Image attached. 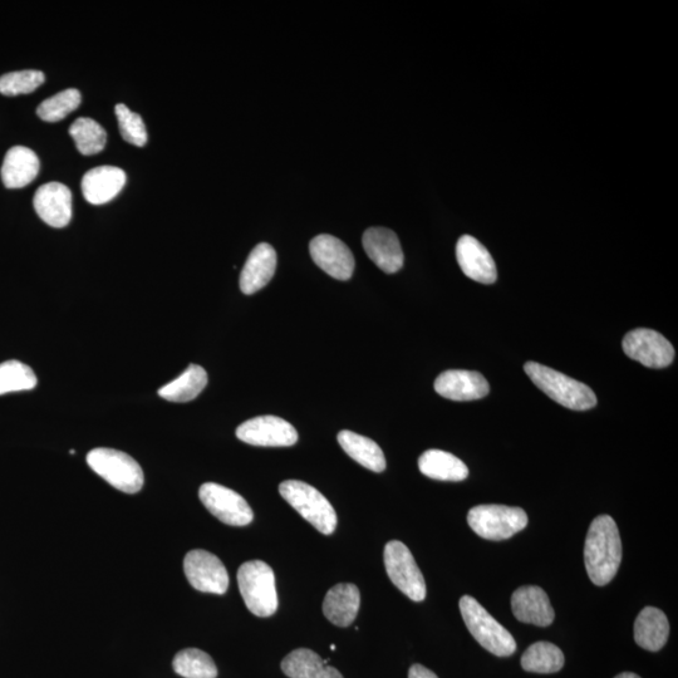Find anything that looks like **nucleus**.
<instances>
[{
    "label": "nucleus",
    "mask_w": 678,
    "mask_h": 678,
    "mask_svg": "<svg viewBox=\"0 0 678 678\" xmlns=\"http://www.w3.org/2000/svg\"><path fill=\"white\" fill-rule=\"evenodd\" d=\"M622 560V542L616 522L609 515H601L589 527L584 562L589 578L596 586H607L616 574Z\"/></svg>",
    "instance_id": "nucleus-1"
},
{
    "label": "nucleus",
    "mask_w": 678,
    "mask_h": 678,
    "mask_svg": "<svg viewBox=\"0 0 678 678\" xmlns=\"http://www.w3.org/2000/svg\"><path fill=\"white\" fill-rule=\"evenodd\" d=\"M525 373L535 386L565 409L587 411L597 405L596 393L584 383L537 362H528Z\"/></svg>",
    "instance_id": "nucleus-2"
},
{
    "label": "nucleus",
    "mask_w": 678,
    "mask_h": 678,
    "mask_svg": "<svg viewBox=\"0 0 678 678\" xmlns=\"http://www.w3.org/2000/svg\"><path fill=\"white\" fill-rule=\"evenodd\" d=\"M460 611L465 625L471 636L485 648L486 651L498 657H509L517 651L512 633L505 630L490 613L471 596L460 599Z\"/></svg>",
    "instance_id": "nucleus-3"
},
{
    "label": "nucleus",
    "mask_w": 678,
    "mask_h": 678,
    "mask_svg": "<svg viewBox=\"0 0 678 678\" xmlns=\"http://www.w3.org/2000/svg\"><path fill=\"white\" fill-rule=\"evenodd\" d=\"M240 593L249 611L258 617L273 616L278 609V594L273 569L262 560H250L238 571Z\"/></svg>",
    "instance_id": "nucleus-4"
},
{
    "label": "nucleus",
    "mask_w": 678,
    "mask_h": 678,
    "mask_svg": "<svg viewBox=\"0 0 678 678\" xmlns=\"http://www.w3.org/2000/svg\"><path fill=\"white\" fill-rule=\"evenodd\" d=\"M87 464L113 488L126 494H136L144 486V471L135 459L125 452L106 447L90 451Z\"/></svg>",
    "instance_id": "nucleus-5"
},
{
    "label": "nucleus",
    "mask_w": 678,
    "mask_h": 678,
    "mask_svg": "<svg viewBox=\"0 0 678 678\" xmlns=\"http://www.w3.org/2000/svg\"><path fill=\"white\" fill-rule=\"evenodd\" d=\"M279 493L318 532L331 535L336 530V510L313 486L303 481L287 480L279 485Z\"/></svg>",
    "instance_id": "nucleus-6"
},
{
    "label": "nucleus",
    "mask_w": 678,
    "mask_h": 678,
    "mask_svg": "<svg viewBox=\"0 0 678 678\" xmlns=\"http://www.w3.org/2000/svg\"><path fill=\"white\" fill-rule=\"evenodd\" d=\"M468 523L481 538L505 540L527 527L528 515L514 506L479 505L470 510Z\"/></svg>",
    "instance_id": "nucleus-7"
},
{
    "label": "nucleus",
    "mask_w": 678,
    "mask_h": 678,
    "mask_svg": "<svg viewBox=\"0 0 678 678\" xmlns=\"http://www.w3.org/2000/svg\"><path fill=\"white\" fill-rule=\"evenodd\" d=\"M385 567L391 581L414 602L426 598V583L410 549L399 540L388 542L383 553Z\"/></svg>",
    "instance_id": "nucleus-8"
},
{
    "label": "nucleus",
    "mask_w": 678,
    "mask_h": 678,
    "mask_svg": "<svg viewBox=\"0 0 678 678\" xmlns=\"http://www.w3.org/2000/svg\"><path fill=\"white\" fill-rule=\"evenodd\" d=\"M199 498L205 508L224 524L245 527L253 522L252 508L237 491L223 485L206 483L199 490Z\"/></svg>",
    "instance_id": "nucleus-9"
},
{
    "label": "nucleus",
    "mask_w": 678,
    "mask_h": 678,
    "mask_svg": "<svg viewBox=\"0 0 678 678\" xmlns=\"http://www.w3.org/2000/svg\"><path fill=\"white\" fill-rule=\"evenodd\" d=\"M184 572L196 591L224 594L229 588V574L216 555L203 549L191 550L184 559Z\"/></svg>",
    "instance_id": "nucleus-10"
},
{
    "label": "nucleus",
    "mask_w": 678,
    "mask_h": 678,
    "mask_svg": "<svg viewBox=\"0 0 678 678\" xmlns=\"http://www.w3.org/2000/svg\"><path fill=\"white\" fill-rule=\"evenodd\" d=\"M622 347L631 360L656 370L670 366L675 358V348L662 334L652 329L638 328L627 333Z\"/></svg>",
    "instance_id": "nucleus-11"
},
{
    "label": "nucleus",
    "mask_w": 678,
    "mask_h": 678,
    "mask_svg": "<svg viewBox=\"0 0 678 678\" xmlns=\"http://www.w3.org/2000/svg\"><path fill=\"white\" fill-rule=\"evenodd\" d=\"M240 441L253 446L287 447L297 444L298 432L277 416H259L245 421L237 429Z\"/></svg>",
    "instance_id": "nucleus-12"
},
{
    "label": "nucleus",
    "mask_w": 678,
    "mask_h": 678,
    "mask_svg": "<svg viewBox=\"0 0 678 678\" xmlns=\"http://www.w3.org/2000/svg\"><path fill=\"white\" fill-rule=\"evenodd\" d=\"M309 252L314 263L332 278L351 279L355 270V257L342 240L328 234L318 235L309 244Z\"/></svg>",
    "instance_id": "nucleus-13"
},
{
    "label": "nucleus",
    "mask_w": 678,
    "mask_h": 678,
    "mask_svg": "<svg viewBox=\"0 0 678 678\" xmlns=\"http://www.w3.org/2000/svg\"><path fill=\"white\" fill-rule=\"evenodd\" d=\"M34 210L52 228H65L72 219V193L66 185L48 183L34 194Z\"/></svg>",
    "instance_id": "nucleus-14"
},
{
    "label": "nucleus",
    "mask_w": 678,
    "mask_h": 678,
    "mask_svg": "<svg viewBox=\"0 0 678 678\" xmlns=\"http://www.w3.org/2000/svg\"><path fill=\"white\" fill-rule=\"evenodd\" d=\"M435 391L444 399L465 402L488 396L490 386L479 372L450 370L436 378Z\"/></svg>",
    "instance_id": "nucleus-15"
},
{
    "label": "nucleus",
    "mask_w": 678,
    "mask_h": 678,
    "mask_svg": "<svg viewBox=\"0 0 678 678\" xmlns=\"http://www.w3.org/2000/svg\"><path fill=\"white\" fill-rule=\"evenodd\" d=\"M368 258L387 274L399 272L404 267V252L397 235L390 229L370 228L362 238Z\"/></svg>",
    "instance_id": "nucleus-16"
},
{
    "label": "nucleus",
    "mask_w": 678,
    "mask_h": 678,
    "mask_svg": "<svg viewBox=\"0 0 678 678\" xmlns=\"http://www.w3.org/2000/svg\"><path fill=\"white\" fill-rule=\"evenodd\" d=\"M456 259L466 277L483 284H493L498 270L489 250L478 239L464 235L456 245Z\"/></svg>",
    "instance_id": "nucleus-17"
},
{
    "label": "nucleus",
    "mask_w": 678,
    "mask_h": 678,
    "mask_svg": "<svg viewBox=\"0 0 678 678\" xmlns=\"http://www.w3.org/2000/svg\"><path fill=\"white\" fill-rule=\"evenodd\" d=\"M512 608L515 618L529 625L548 627L554 621V609L548 594L537 586L517 589L513 593Z\"/></svg>",
    "instance_id": "nucleus-18"
},
{
    "label": "nucleus",
    "mask_w": 678,
    "mask_h": 678,
    "mask_svg": "<svg viewBox=\"0 0 678 678\" xmlns=\"http://www.w3.org/2000/svg\"><path fill=\"white\" fill-rule=\"evenodd\" d=\"M126 173L116 166H98L82 179V193L88 203L102 205L115 199L126 184Z\"/></svg>",
    "instance_id": "nucleus-19"
},
{
    "label": "nucleus",
    "mask_w": 678,
    "mask_h": 678,
    "mask_svg": "<svg viewBox=\"0 0 678 678\" xmlns=\"http://www.w3.org/2000/svg\"><path fill=\"white\" fill-rule=\"evenodd\" d=\"M277 270V253L272 245L258 244L249 254L240 274V289L250 296L263 289L273 279Z\"/></svg>",
    "instance_id": "nucleus-20"
},
{
    "label": "nucleus",
    "mask_w": 678,
    "mask_h": 678,
    "mask_svg": "<svg viewBox=\"0 0 678 678\" xmlns=\"http://www.w3.org/2000/svg\"><path fill=\"white\" fill-rule=\"evenodd\" d=\"M361 607L360 589L351 583H341L329 589L323 602V613L338 627L351 626Z\"/></svg>",
    "instance_id": "nucleus-21"
},
{
    "label": "nucleus",
    "mask_w": 678,
    "mask_h": 678,
    "mask_svg": "<svg viewBox=\"0 0 678 678\" xmlns=\"http://www.w3.org/2000/svg\"><path fill=\"white\" fill-rule=\"evenodd\" d=\"M39 173L36 152L26 146H14L4 157L2 180L8 189H22L32 183Z\"/></svg>",
    "instance_id": "nucleus-22"
},
{
    "label": "nucleus",
    "mask_w": 678,
    "mask_h": 678,
    "mask_svg": "<svg viewBox=\"0 0 678 678\" xmlns=\"http://www.w3.org/2000/svg\"><path fill=\"white\" fill-rule=\"evenodd\" d=\"M670 623L666 614L655 607H646L638 614L635 623V640L643 650L657 652L666 645Z\"/></svg>",
    "instance_id": "nucleus-23"
},
{
    "label": "nucleus",
    "mask_w": 678,
    "mask_h": 678,
    "mask_svg": "<svg viewBox=\"0 0 678 678\" xmlns=\"http://www.w3.org/2000/svg\"><path fill=\"white\" fill-rule=\"evenodd\" d=\"M338 442L346 454L362 465L363 468L371 470L373 473L385 471V454L375 441L358 435L356 432L343 430L338 434Z\"/></svg>",
    "instance_id": "nucleus-24"
},
{
    "label": "nucleus",
    "mask_w": 678,
    "mask_h": 678,
    "mask_svg": "<svg viewBox=\"0 0 678 678\" xmlns=\"http://www.w3.org/2000/svg\"><path fill=\"white\" fill-rule=\"evenodd\" d=\"M419 468L427 478L440 481H463L469 476L463 461L442 450L425 451L419 459Z\"/></svg>",
    "instance_id": "nucleus-25"
},
{
    "label": "nucleus",
    "mask_w": 678,
    "mask_h": 678,
    "mask_svg": "<svg viewBox=\"0 0 678 678\" xmlns=\"http://www.w3.org/2000/svg\"><path fill=\"white\" fill-rule=\"evenodd\" d=\"M206 385L208 373L201 366L190 365L183 375L161 387L159 395L170 402H189L195 400Z\"/></svg>",
    "instance_id": "nucleus-26"
},
{
    "label": "nucleus",
    "mask_w": 678,
    "mask_h": 678,
    "mask_svg": "<svg viewBox=\"0 0 678 678\" xmlns=\"http://www.w3.org/2000/svg\"><path fill=\"white\" fill-rule=\"evenodd\" d=\"M564 655L559 647L550 642H537L524 652L522 667L534 673H555L562 670Z\"/></svg>",
    "instance_id": "nucleus-27"
},
{
    "label": "nucleus",
    "mask_w": 678,
    "mask_h": 678,
    "mask_svg": "<svg viewBox=\"0 0 678 678\" xmlns=\"http://www.w3.org/2000/svg\"><path fill=\"white\" fill-rule=\"evenodd\" d=\"M173 667L184 678H216L218 668L208 653L198 648H188L175 656Z\"/></svg>",
    "instance_id": "nucleus-28"
},
{
    "label": "nucleus",
    "mask_w": 678,
    "mask_h": 678,
    "mask_svg": "<svg viewBox=\"0 0 678 678\" xmlns=\"http://www.w3.org/2000/svg\"><path fill=\"white\" fill-rule=\"evenodd\" d=\"M70 135L76 142L78 151L82 155L98 154L106 147L107 134L105 129L95 120L81 117L70 127Z\"/></svg>",
    "instance_id": "nucleus-29"
},
{
    "label": "nucleus",
    "mask_w": 678,
    "mask_h": 678,
    "mask_svg": "<svg viewBox=\"0 0 678 678\" xmlns=\"http://www.w3.org/2000/svg\"><path fill=\"white\" fill-rule=\"evenodd\" d=\"M36 373L19 361H7L0 365V395L29 391L37 386Z\"/></svg>",
    "instance_id": "nucleus-30"
},
{
    "label": "nucleus",
    "mask_w": 678,
    "mask_h": 678,
    "mask_svg": "<svg viewBox=\"0 0 678 678\" xmlns=\"http://www.w3.org/2000/svg\"><path fill=\"white\" fill-rule=\"evenodd\" d=\"M324 666L322 658L307 648L289 653L282 662V670L289 678H318Z\"/></svg>",
    "instance_id": "nucleus-31"
},
{
    "label": "nucleus",
    "mask_w": 678,
    "mask_h": 678,
    "mask_svg": "<svg viewBox=\"0 0 678 678\" xmlns=\"http://www.w3.org/2000/svg\"><path fill=\"white\" fill-rule=\"evenodd\" d=\"M81 92L76 88L62 91L43 101L37 108L39 119L47 122H58L66 119L71 112L81 105Z\"/></svg>",
    "instance_id": "nucleus-32"
},
{
    "label": "nucleus",
    "mask_w": 678,
    "mask_h": 678,
    "mask_svg": "<svg viewBox=\"0 0 678 678\" xmlns=\"http://www.w3.org/2000/svg\"><path fill=\"white\" fill-rule=\"evenodd\" d=\"M46 81L41 71H19L0 77V93L4 96L28 95Z\"/></svg>",
    "instance_id": "nucleus-33"
},
{
    "label": "nucleus",
    "mask_w": 678,
    "mask_h": 678,
    "mask_svg": "<svg viewBox=\"0 0 678 678\" xmlns=\"http://www.w3.org/2000/svg\"><path fill=\"white\" fill-rule=\"evenodd\" d=\"M122 139L129 144L144 147L147 144L146 125L139 113L132 112L124 103L115 107Z\"/></svg>",
    "instance_id": "nucleus-34"
},
{
    "label": "nucleus",
    "mask_w": 678,
    "mask_h": 678,
    "mask_svg": "<svg viewBox=\"0 0 678 678\" xmlns=\"http://www.w3.org/2000/svg\"><path fill=\"white\" fill-rule=\"evenodd\" d=\"M409 678H439L434 672L421 665H414L410 668Z\"/></svg>",
    "instance_id": "nucleus-35"
},
{
    "label": "nucleus",
    "mask_w": 678,
    "mask_h": 678,
    "mask_svg": "<svg viewBox=\"0 0 678 678\" xmlns=\"http://www.w3.org/2000/svg\"><path fill=\"white\" fill-rule=\"evenodd\" d=\"M318 678H343L342 673L331 666H324Z\"/></svg>",
    "instance_id": "nucleus-36"
},
{
    "label": "nucleus",
    "mask_w": 678,
    "mask_h": 678,
    "mask_svg": "<svg viewBox=\"0 0 678 678\" xmlns=\"http://www.w3.org/2000/svg\"><path fill=\"white\" fill-rule=\"evenodd\" d=\"M614 678H641V677L636 675V673L623 672V673H621V675H618L617 677H614Z\"/></svg>",
    "instance_id": "nucleus-37"
}]
</instances>
